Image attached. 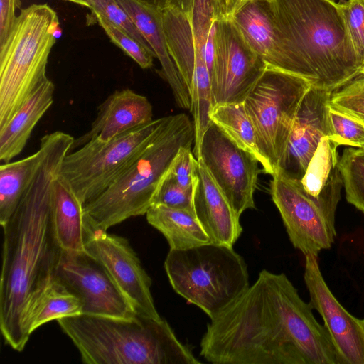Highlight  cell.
I'll use <instances>...</instances> for the list:
<instances>
[{
    "instance_id": "obj_1",
    "label": "cell",
    "mask_w": 364,
    "mask_h": 364,
    "mask_svg": "<svg viewBox=\"0 0 364 364\" xmlns=\"http://www.w3.org/2000/svg\"><path fill=\"white\" fill-rule=\"evenodd\" d=\"M312 310L284 273L264 269L211 318L200 354L215 364H340Z\"/></svg>"
},
{
    "instance_id": "obj_2",
    "label": "cell",
    "mask_w": 364,
    "mask_h": 364,
    "mask_svg": "<svg viewBox=\"0 0 364 364\" xmlns=\"http://www.w3.org/2000/svg\"><path fill=\"white\" fill-rule=\"evenodd\" d=\"M46 154L4 232L0 282V328L5 343L21 351L30 334L29 309L53 279L62 248L50 215L53 184L74 138L55 131L44 135Z\"/></svg>"
},
{
    "instance_id": "obj_3",
    "label": "cell",
    "mask_w": 364,
    "mask_h": 364,
    "mask_svg": "<svg viewBox=\"0 0 364 364\" xmlns=\"http://www.w3.org/2000/svg\"><path fill=\"white\" fill-rule=\"evenodd\" d=\"M87 364H198L166 321L78 314L57 320Z\"/></svg>"
},
{
    "instance_id": "obj_4",
    "label": "cell",
    "mask_w": 364,
    "mask_h": 364,
    "mask_svg": "<svg viewBox=\"0 0 364 364\" xmlns=\"http://www.w3.org/2000/svg\"><path fill=\"white\" fill-rule=\"evenodd\" d=\"M279 23L302 60L311 87L334 92L364 70L339 3L272 0Z\"/></svg>"
},
{
    "instance_id": "obj_5",
    "label": "cell",
    "mask_w": 364,
    "mask_h": 364,
    "mask_svg": "<svg viewBox=\"0 0 364 364\" xmlns=\"http://www.w3.org/2000/svg\"><path fill=\"white\" fill-rule=\"evenodd\" d=\"M193 142L194 126L190 117L184 113L170 115L133 163L83 205L92 230L107 231L131 217L146 215L179 151Z\"/></svg>"
},
{
    "instance_id": "obj_6",
    "label": "cell",
    "mask_w": 364,
    "mask_h": 364,
    "mask_svg": "<svg viewBox=\"0 0 364 364\" xmlns=\"http://www.w3.org/2000/svg\"><path fill=\"white\" fill-rule=\"evenodd\" d=\"M59 21L47 4L21 10L0 47V129L48 77V57L56 43Z\"/></svg>"
},
{
    "instance_id": "obj_7",
    "label": "cell",
    "mask_w": 364,
    "mask_h": 364,
    "mask_svg": "<svg viewBox=\"0 0 364 364\" xmlns=\"http://www.w3.org/2000/svg\"><path fill=\"white\" fill-rule=\"evenodd\" d=\"M164 268L174 291L210 319L250 286L245 260L232 247L224 245L170 249Z\"/></svg>"
},
{
    "instance_id": "obj_8",
    "label": "cell",
    "mask_w": 364,
    "mask_h": 364,
    "mask_svg": "<svg viewBox=\"0 0 364 364\" xmlns=\"http://www.w3.org/2000/svg\"><path fill=\"white\" fill-rule=\"evenodd\" d=\"M311 87L299 75L267 67L244 101L259 150L274 173L282 166L299 107Z\"/></svg>"
},
{
    "instance_id": "obj_9",
    "label": "cell",
    "mask_w": 364,
    "mask_h": 364,
    "mask_svg": "<svg viewBox=\"0 0 364 364\" xmlns=\"http://www.w3.org/2000/svg\"><path fill=\"white\" fill-rule=\"evenodd\" d=\"M168 118L153 119L107 141L92 139L65 156L60 174L83 205L107 189L133 163Z\"/></svg>"
},
{
    "instance_id": "obj_10",
    "label": "cell",
    "mask_w": 364,
    "mask_h": 364,
    "mask_svg": "<svg viewBox=\"0 0 364 364\" xmlns=\"http://www.w3.org/2000/svg\"><path fill=\"white\" fill-rule=\"evenodd\" d=\"M215 46L210 74L213 107L242 103L267 65L248 46L228 14H220L217 18Z\"/></svg>"
},
{
    "instance_id": "obj_11",
    "label": "cell",
    "mask_w": 364,
    "mask_h": 364,
    "mask_svg": "<svg viewBox=\"0 0 364 364\" xmlns=\"http://www.w3.org/2000/svg\"><path fill=\"white\" fill-rule=\"evenodd\" d=\"M200 159L238 216L255 208L259 161L212 122L202 138Z\"/></svg>"
},
{
    "instance_id": "obj_12",
    "label": "cell",
    "mask_w": 364,
    "mask_h": 364,
    "mask_svg": "<svg viewBox=\"0 0 364 364\" xmlns=\"http://www.w3.org/2000/svg\"><path fill=\"white\" fill-rule=\"evenodd\" d=\"M54 279L81 301L82 314L125 318L136 314L105 266L86 250H62Z\"/></svg>"
},
{
    "instance_id": "obj_13",
    "label": "cell",
    "mask_w": 364,
    "mask_h": 364,
    "mask_svg": "<svg viewBox=\"0 0 364 364\" xmlns=\"http://www.w3.org/2000/svg\"><path fill=\"white\" fill-rule=\"evenodd\" d=\"M270 192L293 246L305 256L318 257L331 247L336 236V227L321 208L306 194L299 180L282 169L272 176Z\"/></svg>"
},
{
    "instance_id": "obj_14",
    "label": "cell",
    "mask_w": 364,
    "mask_h": 364,
    "mask_svg": "<svg viewBox=\"0 0 364 364\" xmlns=\"http://www.w3.org/2000/svg\"><path fill=\"white\" fill-rule=\"evenodd\" d=\"M228 15L248 46L267 67L308 81L307 70L279 23L272 0H237Z\"/></svg>"
},
{
    "instance_id": "obj_15",
    "label": "cell",
    "mask_w": 364,
    "mask_h": 364,
    "mask_svg": "<svg viewBox=\"0 0 364 364\" xmlns=\"http://www.w3.org/2000/svg\"><path fill=\"white\" fill-rule=\"evenodd\" d=\"M85 250L105 266L136 314L161 318L151 296V278L127 239L93 230Z\"/></svg>"
},
{
    "instance_id": "obj_16",
    "label": "cell",
    "mask_w": 364,
    "mask_h": 364,
    "mask_svg": "<svg viewBox=\"0 0 364 364\" xmlns=\"http://www.w3.org/2000/svg\"><path fill=\"white\" fill-rule=\"evenodd\" d=\"M304 282L310 301L322 317L336 348L340 364H364V318L350 314L328 288L318 257L305 256Z\"/></svg>"
},
{
    "instance_id": "obj_17",
    "label": "cell",
    "mask_w": 364,
    "mask_h": 364,
    "mask_svg": "<svg viewBox=\"0 0 364 364\" xmlns=\"http://www.w3.org/2000/svg\"><path fill=\"white\" fill-rule=\"evenodd\" d=\"M332 94L311 87L300 104L279 168L292 178L301 179L319 142L331 134L328 107Z\"/></svg>"
},
{
    "instance_id": "obj_18",
    "label": "cell",
    "mask_w": 364,
    "mask_h": 364,
    "mask_svg": "<svg viewBox=\"0 0 364 364\" xmlns=\"http://www.w3.org/2000/svg\"><path fill=\"white\" fill-rule=\"evenodd\" d=\"M90 129L75 139L70 152L97 138L109 140L153 120L152 105L144 95L130 89L116 90L98 107Z\"/></svg>"
},
{
    "instance_id": "obj_19",
    "label": "cell",
    "mask_w": 364,
    "mask_h": 364,
    "mask_svg": "<svg viewBox=\"0 0 364 364\" xmlns=\"http://www.w3.org/2000/svg\"><path fill=\"white\" fill-rule=\"evenodd\" d=\"M193 196L194 211L212 242L232 247L242 232L237 215L200 159Z\"/></svg>"
},
{
    "instance_id": "obj_20",
    "label": "cell",
    "mask_w": 364,
    "mask_h": 364,
    "mask_svg": "<svg viewBox=\"0 0 364 364\" xmlns=\"http://www.w3.org/2000/svg\"><path fill=\"white\" fill-rule=\"evenodd\" d=\"M151 47L161 66L159 75L170 85L178 107L191 108L190 93L171 58L166 40L161 12L136 0H116Z\"/></svg>"
},
{
    "instance_id": "obj_21",
    "label": "cell",
    "mask_w": 364,
    "mask_h": 364,
    "mask_svg": "<svg viewBox=\"0 0 364 364\" xmlns=\"http://www.w3.org/2000/svg\"><path fill=\"white\" fill-rule=\"evenodd\" d=\"M338 146L329 136L322 138L300 183L306 194L335 226V216L343 185Z\"/></svg>"
},
{
    "instance_id": "obj_22",
    "label": "cell",
    "mask_w": 364,
    "mask_h": 364,
    "mask_svg": "<svg viewBox=\"0 0 364 364\" xmlns=\"http://www.w3.org/2000/svg\"><path fill=\"white\" fill-rule=\"evenodd\" d=\"M50 215L62 250H85L87 240L92 230L86 220L82 203L60 173L53 184Z\"/></svg>"
},
{
    "instance_id": "obj_23",
    "label": "cell",
    "mask_w": 364,
    "mask_h": 364,
    "mask_svg": "<svg viewBox=\"0 0 364 364\" xmlns=\"http://www.w3.org/2000/svg\"><path fill=\"white\" fill-rule=\"evenodd\" d=\"M55 85L48 78L36 89L0 129V160L9 162L26 146L33 129L53 102Z\"/></svg>"
},
{
    "instance_id": "obj_24",
    "label": "cell",
    "mask_w": 364,
    "mask_h": 364,
    "mask_svg": "<svg viewBox=\"0 0 364 364\" xmlns=\"http://www.w3.org/2000/svg\"><path fill=\"white\" fill-rule=\"evenodd\" d=\"M146 215L148 223L166 237L170 249L186 250L212 242L194 212L153 204Z\"/></svg>"
},
{
    "instance_id": "obj_25",
    "label": "cell",
    "mask_w": 364,
    "mask_h": 364,
    "mask_svg": "<svg viewBox=\"0 0 364 364\" xmlns=\"http://www.w3.org/2000/svg\"><path fill=\"white\" fill-rule=\"evenodd\" d=\"M161 16L169 54L191 95L196 61L200 53L196 50L189 18L175 3L162 11Z\"/></svg>"
},
{
    "instance_id": "obj_26",
    "label": "cell",
    "mask_w": 364,
    "mask_h": 364,
    "mask_svg": "<svg viewBox=\"0 0 364 364\" xmlns=\"http://www.w3.org/2000/svg\"><path fill=\"white\" fill-rule=\"evenodd\" d=\"M46 154L41 139L39 149L33 154L0 166V223L4 225L11 218L32 182Z\"/></svg>"
},
{
    "instance_id": "obj_27",
    "label": "cell",
    "mask_w": 364,
    "mask_h": 364,
    "mask_svg": "<svg viewBox=\"0 0 364 364\" xmlns=\"http://www.w3.org/2000/svg\"><path fill=\"white\" fill-rule=\"evenodd\" d=\"M210 118L240 147L252 154L264 172L273 175L269 164L259 150L255 131L244 102L215 105L210 112Z\"/></svg>"
},
{
    "instance_id": "obj_28",
    "label": "cell",
    "mask_w": 364,
    "mask_h": 364,
    "mask_svg": "<svg viewBox=\"0 0 364 364\" xmlns=\"http://www.w3.org/2000/svg\"><path fill=\"white\" fill-rule=\"evenodd\" d=\"M82 304L53 279L46 287L31 306L26 318V328L31 335L46 323L82 314Z\"/></svg>"
},
{
    "instance_id": "obj_29",
    "label": "cell",
    "mask_w": 364,
    "mask_h": 364,
    "mask_svg": "<svg viewBox=\"0 0 364 364\" xmlns=\"http://www.w3.org/2000/svg\"><path fill=\"white\" fill-rule=\"evenodd\" d=\"M191 99L190 112L193 115L194 126L193 153L196 158L204 133L212 123L210 118V112L213 108L211 80L201 55H198L196 61Z\"/></svg>"
},
{
    "instance_id": "obj_30",
    "label": "cell",
    "mask_w": 364,
    "mask_h": 364,
    "mask_svg": "<svg viewBox=\"0 0 364 364\" xmlns=\"http://www.w3.org/2000/svg\"><path fill=\"white\" fill-rule=\"evenodd\" d=\"M339 168L347 201L364 213V149H346Z\"/></svg>"
},
{
    "instance_id": "obj_31",
    "label": "cell",
    "mask_w": 364,
    "mask_h": 364,
    "mask_svg": "<svg viewBox=\"0 0 364 364\" xmlns=\"http://www.w3.org/2000/svg\"><path fill=\"white\" fill-rule=\"evenodd\" d=\"M187 14L192 28L195 46L204 58L210 28L220 14L218 0H175Z\"/></svg>"
},
{
    "instance_id": "obj_32",
    "label": "cell",
    "mask_w": 364,
    "mask_h": 364,
    "mask_svg": "<svg viewBox=\"0 0 364 364\" xmlns=\"http://www.w3.org/2000/svg\"><path fill=\"white\" fill-rule=\"evenodd\" d=\"M331 134L338 146L364 149V119L331 103L328 107Z\"/></svg>"
},
{
    "instance_id": "obj_33",
    "label": "cell",
    "mask_w": 364,
    "mask_h": 364,
    "mask_svg": "<svg viewBox=\"0 0 364 364\" xmlns=\"http://www.w3.org/2000/svg\"><path fill=\"white\" fill-rule=\"evenodd\" d=\"M110 41L133 59L142 69L153 66L154 56L136 38L100 14H91Z\"/></svg>"
},
{
    "instance_id": "obj_34",
    "label": "cell",
    "mask_w": 364,
    "mask_h": 364,
    "mask_svg": "<svg viewBox=\"0 0 364 364\" xmlns=\"http://www.w3.org/2000/svg\"><path fill=\"white\" fill-rule=\"evenodd\" d=\"M355 53L364 67V0L339 3Z\"/></svg>"
},
{
    "instance_id": "obj_35",
    "label": "cell",
    "mask_w": 364,
    "mask_h": 364,
    "mask_svg": "<svg viewBox=\"0 0 364 364\" xmlns=\"http://www.w3.org/2000/svg\"><path fill=\"white\" fill-rule=\"evenodd\" d=\"M193 188H185L178 185L169 172L159 185L153 204L194 212Z\"/></svg>"
},
{
    "instance_id": "obj_36",
    "label": "cell",
    "mask_w": 364,
    "mask_h": 364,
    "mask_svg": "<svg viewBox=\"0 0 364 364\" xmlns=\"http://www.w3.org/2000/svg\"><path fill=\"white\" fill-rule=\"evenodd\" d=\"M90 11L91 14L102 15L110 22L127 32L141 43L155 58L149 45L137 30L127 13L116 0H92Z\"/></svg>"
},
{
    "instance_id": "obj_37",
    "label": "cell",
    "mask_w": 364,
    "mask_h": 364,
    "mask_svg": "<svg viewBox=\"0 0 364 364\" xmlns=\"http://www.w3.org/2000/svg\"><path fill=\"white\" fill-rule=\"evenodd\" d=\"M331 103L364 119V74L333 92Z\"/></svg>"
},
{
    "instance_id": "obj_38",
    "label": "cell",
    "mask_w": 364,
    "mask_h": 364,
    "mask_svg": "<svg viewBox=\"0 0 364 364\" xmlns=\"http://www.w3.org/2000/svg\"><path fill=\"white\" fill-rule=\"evenodd\" d=\"M197 164L191 146L182 147L171 166L170 173L183 188H193L197 181Z\"/></svg>"
},
{
    "instance_id": "obj_39",
    "label": "cell",
    "mask_w": 364,
    "mask_h": 364,
    "mask_svg": "<svg viewBox=\"0 0 364 364\" xmlns=\"http://www.w3.org/2000/svg\"><path fill=\"white\" fill-rule=\"evenodd\" d=\"M20 7V0H0V47L12 31L18 17L16 10Z\"/></svg>"
},
{
    "instance_id": "obj_40",
    "label": "cell",
    "mask_w": 364,
    "mask_h": 364,
    "mask_svg": "<svg viewBox=\"0 0 364 364\" xmlns=\"http://www.w3.org/2000/svg\"><path fill=\"white\" fill-rule=\"evenodd\" d=\"M216 20L210 28L204 51V60L208 69L210 75L213 68L215 56V34L216 28Z\"/></svg>"
},
{
    "instance_id": "obj_41",
    "label": "cell",
    "mask_w": 364,
    "mask_h": 364,
    "mask_svg": "<svg viewBox=\"0 0 364 364\" xmlns=\"http://www.w3.org/2000/svg\"><path fill=\"white\" fill-rule=\"evenodd\" d=\"M137 1L161 12L173 4L175 0H136Z\"/></svg>"
},
{
    "instance_id": "obj_42",
    "label": "cell",
    "mask_w": 364,
    "mask_h": 364,
    "mask_svg": "<svg viewBox=\"0 0 364 364\" xmlns=\"http://www.w3.org/2000/svg\"><path fill=\"white\" fill-rule=\"evenodd\" d=\"M65 1H70L78 5H80L82 6L87 7L88 9H91L92 5V0H63Z\"/></svg>"
},
{
    "instance_id": "obj_43",
    "label": "cell",
    "mask_w": 364,
    "mask_h": 364,
    "mask_svg": "<svg viewBox=\"0 0 364 364\" xmlns=\"http://www.w3.org/2000/svg\"><path fill=\"white\" fill-rule=\"evenodd\" d=\"M237 1V0H234L235 3H236V1Z\"/></svg>"
},
{
    "instance_id": "obj_44",
    "label": "cell",
    "mask_w": 364,
    "mask_h": 364,
    "mask_svg": "<svg viewBox=\"0 0 364 364\" xmlns=\"http://www.w3.org/2000/svg\"><path fill=\"white\" fill-rule=\"evenodd\" d=\"M331 1H336L335 0H331Z\"/></svg>"
},
{
    "instance_id": "obj_45",
    "label": "cell",
    "mask_w": 364,
    "mask_h": 364,
    "mask_svg": "<svg viewBox=\"0 0 364 364\" xmlns=\"http://www.w3.org/2000/svg\"><path fill=\"white\" fill-rule=\"evenodd\" d=\"M363 73L364 74V70H363Z\"/></svg>"
}]
</instances>
